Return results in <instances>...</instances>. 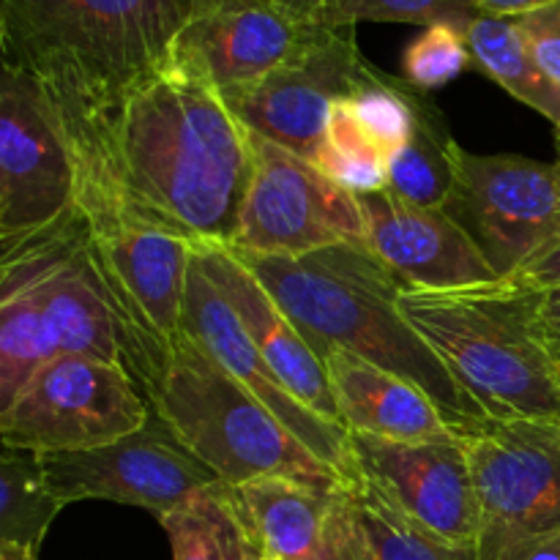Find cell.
Segmentation results:
<instances>
[{
    "label": "cell",
    "instance_id": "cell-17",
    "mask_svg": "<svg viewBox=\"0 0 560 560\" xmlns=\"http://www.w3.org/2000/svg\"><path fill=\"white\" fill-rule=\"evenodd\" d=\"M191 257L208 273L219 293L230 301L235 315L244 323L246 334L257 345L268 364L273 366L284 386L304 405H310L323 419L334 421L348 430L339 416L337 397L331 392L326 364L312 350L304 334L295 328L288 312L277 304L271 293L260 284V279L235 257L230 246L222 244H191Z\"/></svg>",
    "mask_w": 560,
    "mask_h": 560
},
{
    "label": "cell",
    "instance_id": "cell-40",
    "mask_svg": "<svg viewBox=\"0 0 560 560\" xmlns=\"http://www.w3.org/2000/svg\"><path fill=\"white\" fill-rule=\"evenodd\" d=\"M262 550H266V547H262ZM266 556H268V552H266ZM268 560H273V558H271V556H268Z\"/></svg>",
    "mask_w": 560,
    "mask_h": 560
},
{
    "label": "cell",
    "instance_id": "cell-6",
    "mask_svg": "<svg viewBox=\"0 0 560 560\" xmlns=\"http://www.w3.org/2000/svg\"><path fill=\"white\" fill-rule=\"evenodd\" d=\"M74 159L47 93L27 71H0V260L77 217Z\"/></svg>",
    "mask_w": 560,
    "mask_h": 560
},
{
    "label": "cell",
    "instance_id": "cell-13",
    "mask_svg": "<svg viewBox=\"0 0 560 560\" xmlns=\"http://www.w3.org/2000/svg\"><path fill=\"white\" fill-rule=\"evenodd\" d=\"M180 331L195 339L246 392L255 394L315 457L331 465L348 481L350 490L361 485L364 476L359 474L353 454H350V432L334 421L323 419L284 386L282 377L273 372L266 355L252 342L230 301L219 293L208 273L197 266L195 257H191L189 279H186Z\"/></svg>",
    "mask_w": 560,
    "mask_h": 560
},
{
    "label": "cell",
    "instance_id": "cell-24",
    "mask_svg": "<svg viewBox=\"0 0 560 560\" xmlns=\"http://www.w3.org/2000/svg\"><path fill=\"white\" fill-rule=\"evenodd\" d=\"M355 523L370 560H479V550L432 534L370 479L350 490Z\"/></svg>",
    "mask_w": 560,
    "mask_h": 560
},
{
    "label": "cell",
    "instance_id": "cell-7",
    "mask_svg": "<svg viewBox=\"0 0 560 560\" xmlns=\"http://www.w3.org/2000/svg\"><path fill=\"white\" fill-rule=\"evenodd\" d=\"M443 211L470 235L498 279H509L560 244V159L459 148L457 184Z\"/></svg>",
    "mask_w": 560,
    "mask_h": 560
},
{
    "label": "cell",
    "instance_id": "cell-1",
    "mask_svg": "<svg viewBox=\"0 0 560 560\" xmlns=\"http://www.w3.org/2000/svg\"><path fill=\"white\" fill-rule=\"evenodd\" d=\"M120 178L135 206L189 244L230 246L255 175V135L222 93L170 58L113 120Z\"/></svg>",
    "mask_w": 560,
    "mask_h": 560
},
{
    "label": "cell",
    "instance_id": "cell-3",
    "mask_svg": "<svg viewBox=\"0 0 560 560\" xmlns=\"http://www.w3.org/2000/svg\"><path fill=\"white\" fill-rule=\"evenodd\" d=\"M195 0H0L3 63L63 88L118 118L162 69Z\"/></svg>",
    "mask_w": 560,
    "mask_h": 560
},
{
    "label": "cell",
    "instance_id": "cell-28",
    "mask_svg": "<svg viewBox=\"0 0 560 560\" xmlns=\"http://www.w3.org/2000/svg\"><path fill=\"white\" fill-rule=\"evenodd\" d=\"M476 69L468 36L457 25H430L408 44L402 55V80L430 93Z\"/></svg>",
    "mask_w": 560,
    "mask_h": 560
},
{
    "label": "cell",
    "instance_id": "cell-15",
    "mask_svg": "<svg viewBox=\"0 0 560 560\" xmlns=\"http://www.w3.org/2000/svg\"><path fill=\"white\" fill-rule=\"evenodd\" d=\"M317 27L277 0H195L173 58L200 71L222 96L271 74Z\"/></svg>",
    "mask_w": 560,
    "mask_h": 560
},
{
    "label": "cell",
    "instance_id": "cell-26",
    "mask_svg": "<svg viewBox=\"0 0 560 560\" xmlns=\"http://www.w3.org/2000/svg\"><path fill=\"white\" fill-rule=\"evenodd\" d=\"M413 98L416 88L410 82H405L402 77L386 74L366 60L348 102L366 137L386 156H392L394 151L402 148L413 129Z\"/></svg>",
    "mask_w": 560,
    "mask_h": 560
},
{
    "label": "cell",
    "instance_id": "cell-4",
    "mask_svg": "<svg viewBox=\"0 0 560 560\" xmlns=\"http://www.w3.org/2000/svg\"><path fill=\"white\" fill-rule=\"evenodd\" d=\"M536 299L512 279L402 288L399 312L492 419L560 427V370L536 331Z\"/></svg>",
    "mask_w": 560,
    "mask_h": 560
},
{
    "label": "cell",
    "instance_id": "cell-33",
    "mask_svg": "<svg viewBox=\"0 0 560 560\" xmlns=\"http://www.w3.org/2000/svg\"><path fill=\"white\" fill-rule=\"evenodd\" d=\"M498 560H560V530L558 534H547L539 536V539L523 541V545L503 552Z\"/></svg>",
    "mask_w": 560,
    "mask_h": 560
},
{
    "label": "cell",
    "instance_id": "cell-21",
    "mask_svg": "<svg viewBox=\"0 0 560 560\" xmlns=\"http://www.w3.org/2000/svg\"><path fill=\"white\" fill-rule=\"evenodd\" d=\"M173 560H246L252 525L238 492L228 481H213L178 509L159 517Z\"/></svg>",
    "mask_w": 560,
    "mask_h": 560
},
{
    "label": "cell",
    "instance_id": "cell-8",
    "mask_svg": "<svg viewBox=\"0 0 560 560\" xmlns=\"http://www.w3.org/2000/svg\"><path fill=\"white\" fill-rule=\"evenodd\" d=\"M479 498V560L560 530V427L490 419L459 435Z\"/></svg>",
    "mask_w": 560,
    "mask_h": 560
},
{
    "label": "cell",
    "instance_id": "cell-22",
    "mask_svg": "<svg viewBox=\"0 0 560 560\" xmlns=\"http://www.w3.org/2000/svg\"><path fill=\"white\" fill-rule=\"evenodd\" d=\"M413 129L399 151L388 156V189L424 208H446L457 184L459 145L448 131L446 115L416 91Z\"/></svg>",
    "mask_w": 560,
    "mask_h": 560
},
{
    "label": "cell",
    "instance_id": "cell-25",
    "mask_svg": "<svg viewBox=\"0 0 560 560\" xmlns=\"http://www.w3.org/2000/svg\"><path fill=\"white\" fill-rule=\"evenodd\" d=\"M66 503L49 487L42 454L31 448H0V541L42 552L49 525Z\"/></svg>",
    "mask_w": 560,
    "mask_h": 560
},
{
    "label": "cell",
    "instance_id": "cell-27",
    "mask_svg": "<svg viewBox=\"0 0 560 560\" xmlns=\"http://www.w3.org/2000/svg\"><path fill=\"white\" fill-rule=\"evenodd\" d=\"M481 16L476 0H328L326 27H355L359 22H410V25H457L468 31Z\"/></svg>",
    "mask_w": 560,
    "mask_h": 560
},
{
    "label": "cell",
    "instance_id": "cell-32",
    "mask_svg": "<svg viewBox=\"0 0 560 560\" xmlns=\"http://www.w3.org/2000/svg\"><path fill=\"white\" fill-rule=\"evenodd\" d=\"M512 279L514 284H523V288L530 290H547V288H558L560 284V244L552 252H547L541 260L530 262L525 266L523 271H517Z\"/></svg>",
    "mask_w": 560,
    "mask_h": 560
},
{
    "label": "cell",
    "instance_id": "cell-37",
    "mask_svg": "<svg viewBox=\"0 0 560 560\" xmlns=\"http://www.w3.org/2000/svg\"><path fill=\"white\" fill-rule=\"evenodd\" d=\"M246 560H268L266 550H262V545H260V539H257L255 528H252V545H249V556H246Z\"/></svg>",
    "mask_w": 560,
    "mask_h": 560
},
{
    "label": "cell",
    "instance_id": "cell-36",
    "mask_svg": "<svg viewBox=\"0 0 560 560\" xmlns=\"http://www.w3.org/2000/svg\"><path fill=\"white\" fill-rule=\"evenodd\" d=\"M0 560H38V550L14 541H0Z\"/></svg>",
    "mask_w": 560,
    "mask_h": 560
},
{
    "label": "cell",
    "instance_id": "cell-20",
    "mask_svg": "<svg viewBox=\"0 0 560 560\" xmlns=\"http://www.w3.org/2000/svg\"><path fill=\"white\" fill-rule=\"evenodd\" d=\"M257 539L273 560H301L320 541L337 492L295 479H255L235 487Z\"/></svg>",
    "mask_w": 560,
    "mask_h": 560
},
{
    "label": "cell",
    "instance_id": "cell-30",
    "mask_svg": "<svg viewBox=\"0 0 560 560\" xmlns=\"http://www.w3.org/2000/svg\"><path fill=\"white\" fill-rule=\"evenodd\" d=\"M512 20L541 71L560 85V3L541 5Z\"/></svg>",
    "mask_w": 560,
    "mask_h": 560
},
{
    "label": "cell",
    "instance_id": "cell-11",
    "mask_svg": "<svg viewBox=\"0 0 560 560\" xmlns=\"http://www.w3.org/2000/svg\"><path fill=\"white\" fill-rule=\"evenodd\" d=\"M42 463L49 487L66 506L113 501L156 517L178 509L202 487L222 481L156 410L145 427L109 446L42 454Z\"/></svg>",
    "mask_w": 560,
    "mask_h": 560
},
{
    "label": "cell",
    "instance_id": "cell-35",
    "mask_svg": "<svg viewBox=\"0 0 560 560\" xmlns=\"http://www.w3.org/2000/svg\"><path fill=\"white\" fill-rule=\"evenodd\" d=\"M284 9L293 11L299 20L310 22V25H323V11H326L328 0H277Z\"/></svg>",
    "mask_w": 560,
    "mask_h": 560
},
{
    "label": "cell",
    "instance_id": "cell-38",
    "mask_svg": "<svg viewBox=\"0 0 560 560\" xmlns=\"http://www.w3.org/2000/svg\"><path fill=\"white\" fill-rule=\"evenodd\" d=\"M556 142H558V159H560V126L556 129Z\"/></svg>",
    "mask_w": 560,
    "mask_h": 560
},
{
    "label": "cell",
    "instance_id": "cell-31",
    "mask_svg": "<svg viewBox=\"0 0 560 560\" xmlns=\"http://www.w3.org/2000/svg\"><path fill=\"white\" fill-rule=\"evenodd\" d=\"M536 331H539L541 345L552 355L560 370V284L558 288L539 290L536 299Z\"/></svg>",
    "mask_w": 560,
    "mask_h": 560
},
{
    "label": "cell",
    "instance_id": "cell-18",
    "mask_svg": "<svg viewBox=\"0 0 560 560\" xmlns=\"http://www.w3.org/2000/svg\"><path fill=\"white\" fill-rule=\"evenodd\" d=\"M323 364L348 432L402 443H452L459 438L435 399L416 383L348 350H331Z\"/></svg>",
    "mask_w": 560,
    "mask_h": 560
},
{
    "label": "cell",
    "instance_id": "cell-14",
    "mask_svg": "<svg viewBox=\"0 0 560 560\" xmlns=\"http://www.w3.org/2000/svg\"><path fill=\"white\" fill-rule=\"evenodd\" d=\"M350 454L364 479L408 517L457 545H479V498L463 443H402L350 432Z\"/></svg>",
    "mask_w": 560,
    "mask_h": 560
},
{
    "label": "cell",
    "instance_id": "cell-9",
    "mask_svg": "<svg viewBox=\"0 0 560 560\" xmlns=\"http://www.w3.org/2000/svg\"><path fill=\"white\" fill-rule=\"evenodd\" d=\"M151 410L126 366L60 353L0 413V443L38 454L88 452L145 427Z\"/></svg>",
    "mask_w": 560,
    "mask_h": 560
},
{
    "label": "cell",
    "instance_id": "cell-2",
    "mask_svg": "<svg viewBox=\"0 0 560 560\" xmlns=\"http://www.w3.org/2000/svg\"><path fill=\"white\" fill-rule=\"evenodd\" d=\"M233 252L288 312L320 361L331 350H348L416 383L459 435L492 419L405 320L399 293L408 284L370 246L339 244L301 257Z\"/></svg>",
    "mask_w": 560,
    "mask_h": 560
},
{
    "label": "cell",
    "instance_id": "cell-12",
    "mask_svg": "<svg viewBox=\"0 0 560 560\" xmlns=\"http://www.w3.org/2000/svg\"><path fill=\"white\" fill-rule=\"evenodd\" d=\"M364 63L355 27H317L293 58L224 102L252 135L315 162L334 104L350 98Z\"/></svg>",
    "mask_w": 560,
    "mask_h": 560
},
{
    "label": "cell",
    "instance_id": "cell-10",
    "mask_svg": "<svg viewBox=\"0 0 560 560\" xmlns=\"http://www.w3.org/2000/svg\"><path fill=\"white\" fill-rule=\"evenodd\" d=\"M339 244L366 246L359 197L255 135V175L230 249L301 257Z\"/></svg>",
    "mask_w": 560,
    "mask_h": 560
},
{
    "label": "cell",
    "instance_id": "cell-19",
    "mask_svg": "<svg viewBox=\"0 0 560 560\" xmlns=\"http://www.w3.org/2000/svg\"><path fill=\"white\" fill-rule=\"evenodd\" d=\"M85 233L69 257L44 279L42 306L55 345L66 355H85L126 366L124 339L96 273L85 260ZM129 372V370H126Z\"/></svg>",
    "mask_w": 560,
    "mask_h": 560
},
{
    "label": "cell",
    "instance_id": "cell-34",
    "mask_svg": "<svg viewBox=\"0 0 560 560\" xmlns=\"http://www.w3.org/2000/svg\"><path fill=\"white\" fill-rule=\"evenodd\" d=\"M481 9V14L490 16H520L528 14V11L541 9V5L560 3V0H476Z\"/></svg>",
    "mask_w": 560,
    "mask_h": 560
},
{
    "label": "cell",
    "instance_id": "cell-23",
    "mask_svg": "<svg viewBox=\"0 0 560 560\" xmlns=\"http://www.w3.org/2000/svg\"><path fill=\"white\" fill-rule=\"evenodd\" d=\"M474 52V63L481 74L495 80L517 102L528 104L545 115L552 126H560V85L541 71L528 44L514 27L512 16L481 14L465 31Z\"/></svg>",
    "mask_w": 560,
    "mask_h": 560
},
{
    "label": "cell",
    "instance_id": "cell-16",
    "mask_svg": "<svg viewBox=\"0 0 560 560\" xmlns=\"http://www.w3.org/2000/svg\"><path fill=\"white\" fill-rule=\"evenodd\" d=\"M366 246L408 288L452 290L495 282L498 273L443 208H424L381 189L359 195Z\"/></svg>",
    "mask_w": 560,
    "mask_h": 560
},
{
    "label": "cell",
    "instance_id": "cell-39",
    "mask_svg": "<svg viewBox=\"0 0 560 560\" xmlns=\"http://www.w3.org/2000/svg\"><path fill=\"white\" fill-rule=\"evenodd\" d=\"M361 534V530H359ZM361 547H364V539H361ZM364 560H370V552H366V547H364Z\"/></svg>",
    "mask_w": 560,
    "mask_h": 560
},
{
    "label": "cell",
    "instance_id": "cell-5",
    "mask_svg": "<svg viewBox=\"0 0 560 560\" xmlns=\"http://www.w3.org/2000/svg\"><path fill=\"white\" fill-rule=\"evenodd\" d=\"M151 405L228 485L282 476L317 490H350L331 465L315 457L255 394L246 392L184 331L175 337Z\"/></svg>",
    "mask_w": 560,
    "mask_h": 560
},
{
    "label": "cell",
    "instance_id": "cell-29",
    "mask_svg": "<svg viewBox=\"0 0 560 560\" xmlns=\"http://www.w3.org/2000/svg\"><path fill=\"white\" fill-rule=\"evenodd\" d=\"M301 560H364V547H361V534L359 523H355L350 490L337 492L320 541H317V547L310 556Z\"/></svg>",
    "mask_w": 560,
    "mask_h": 560
}]
</instances>
